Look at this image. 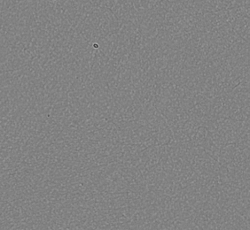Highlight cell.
<instances>
[{"label":"cell","mask_w":250,"mask_h":230,"mask_svg":"<svg viewBox=\"0 0 250 230\" xmlns=\"http://www.w3.org/2000/svg\"><path fill=\"white\" fill-rule=\"evenodd\" d=\"M53 1H54V0H53Z\"/></svg>","instance_id":"1"}]
</instances>
